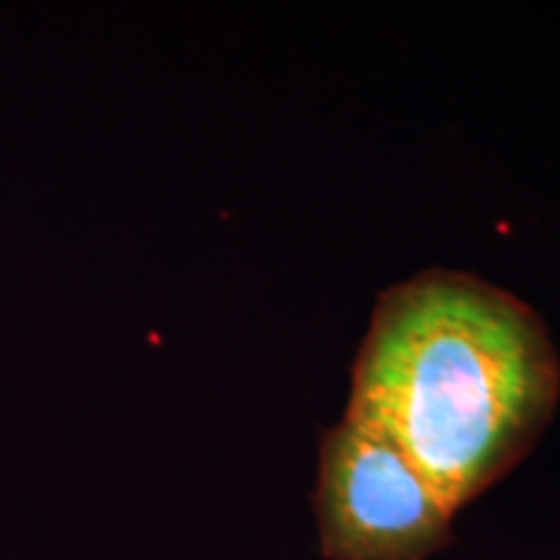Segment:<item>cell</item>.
I'll return each instance as SVG.
<instances>
[{
    "instance_id": "cell-2",
    "label": "cell",
    "mask_w": 560,
    "mask_h": 560,
    "mask_svg": "<svg viewBox=\"0 0 560 560\" xmlns=\"http://www.w3.org/2000/svg\"><path fill=\"white\" fill-rule=\"evenodd\" d=\"M314 516L327 560H429L454 511L387 436L342 416L319 444Z\"/></svg>"
},
{
    "instance_id": "cell-1",
    "label": "cell",
    "mask_w": 560,
    "mask_h": 560,
    "mask_svg": "<svg viewBox=\"0 0 560 560\" xmlns=\"http://www.w3.org/2000/svg\"><path fill=\"white\" fill-rule=\"evenodd\" d=\"M558 397L540 314L470 272L433 268L376 299L346 418L387 436L457 514L527 457Z\"/></svg>"
}]
</instances>
